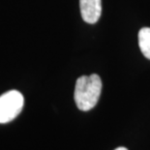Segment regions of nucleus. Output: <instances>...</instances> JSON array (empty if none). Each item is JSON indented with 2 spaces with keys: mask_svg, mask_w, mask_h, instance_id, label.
Segmentation results:
<instances>
[{
  "mask_svg": "<svg viewBox=\"0 0 150 150\" xmlns=\"http://www.w3.org/2000/svg\"><path fill=\"white\" fill-rule=\"evenodd\" d=\"M114 150H128L126 147H122V146H121V147H117V148H115Z\"/></svg>",
  "mask_w": 150,
  "mask_h": 150,
  "instance_id": "5",
  "label": "nucleus"
},
{
  "mask_svg": "<svg viewBox=\"0 0 150 150\" xmlns=\"http://www.w3.org/2000/svg\"><path fill=\"white\" fill-rule=\"evenodd\" d=\"M101 78L96 74L81 76L76 79L74 99L79 110L88 111L97 105L102 92Z\"/></svg>",
  "mask_w": 150,
  "mask_h": 150,
  "instance_id": "1",
  "label": "nucleus"
},
{
  "mask_svg": "<svg viewBox=\"0 0 150 150\" xmlns=\"http://www.w3.org/2000/svg\"><path fill=\"white\" fill-rule=\"evenodd\" d=\"M82 20L87 23H96L102 14V0H79Z\"/></svg>",
  "mask_w": 150,
  "mask_h": 150,
  "instance_id": "3",
  "label": "nucleus"
},
{
  "mask_svg": "<svg viewBox=\"0 0 150 150\" xmlns=\"http://www.w3.org/2000/svg\"><path fill=\"white\" fill-rule=\"evenodd\" d=\"M24 99L21 92L10 90L0 96V123L14 120L22 110Z\"/></svg>",
  "mask_w": 150,
  "mask_h": 150,
  "instance_id": "2",
  "label": "nucleus"
},
{
  "mask_svg": "<svg viewBox=\"0 0 150 150\" xmlns=\"http://www.w3.org/2000/svg\"><path fill=\"white\" fill-rule=\"evenodd\" d=\"M139 47L142 53L150 59V27H143L139 31Z\"/></svg>",
  "mask_w": 150,
  "mask_h": 150,
  "instance_id": "4",
  "label": "nucleus"
}]
</instances>
